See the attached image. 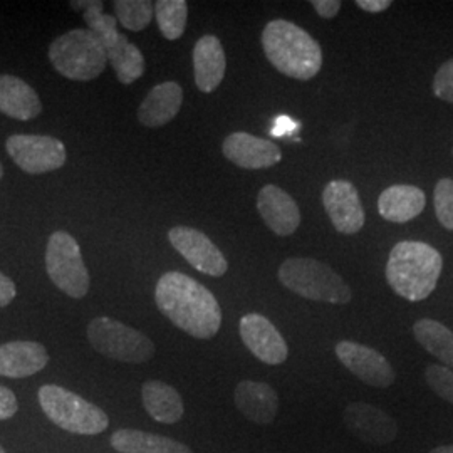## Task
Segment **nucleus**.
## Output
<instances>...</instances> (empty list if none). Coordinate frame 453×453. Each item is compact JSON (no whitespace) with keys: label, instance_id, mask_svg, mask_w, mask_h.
Segmentation results:
<instances>
[{"label":"nucleus","instance_id":"bb28decb","mask_svg":"<svg viewBox=\"0 0 453 453\" xmlns=\"http://www.w3.org/2000/svg\"><path fill=\"white\" fill-rule=\"evenodd\" d=\"M113 7L118 22L133 33L146 29L155 14V4L150 0H116Z\"/></svg>","mask_w":453,"mask_h":453},{"label":"nucleus","instance_id":"39448f33","mask_svg":"<svg viewBox=\"0 0 453 453\" xmlns=\"http://www.w3.org/2000/svg\"><path fill=\"white\" fill-rule=\"evenodd\" d=\"M49 59L61 76L73 81H93L108 65L103 42L89 29H73L54 39Z\"/></svg>","mask_w":453,"mask_h":453},{"label":"nucleus","instance_id":"f704fd0d","mask_svg":"<svg viewBox=\"0 0 453 453\" xmlns=\"http://www.w3.org/2000/svg\"><path fill=\"white\" fill-rule=\"evenodd\" d=\"M16 284L12 282V279H9L7 275L0 273V308H5L12 303V299L16 297Z\"/></svg>","mask_w":453,"mask_h":453},{"label":"nucleus","instance_id":"72a5a7b5","mask_svg":"<svg viewBox=\"0 0 453 453\" xmlns=\"http://www.w3.org/2000/svg\"><path fill=\"white\" fill-rule=\"evenodd\" d=\"M311 4L323 19H333L338 16L341 9L340 0H312Z\"/></svg>","mask_w":453,"mask_h":453},{"label":"nucleus","instance_id":"4be33fe9","mask_svg":"<svg viewBox=\"0 0 453 453\" xmlns=\"http://www.w3.org/2000/svg\"><path fill=\"white\" fill-rule=\"evenodd\" d=\"M41 111L42 104L34 88L16 76H0V113L19 121H29L37 118Z\"/></svg>","mask_w":453,"mask_h":453},{"label":"nucleus","instance_id":"f03ea898","mask_svg":"<svg viewBox=\"0 0 453 453\" xmlns=\"http://www.w3.org/2000/svg\"><path fill=\"white\" fill-rule=\"evenodd\" d=\"M265 58L275 69L299 81L312 80L323 65L318 41L289 20H271L262 33Z\"/></svg>","mask_w":453,"mask_h":453},{"label":"nucleus","instance_id":"ddd939ff","mask_svg":"<svg viewBox=\"0 0 453 453\" xmlns=\"http://www.w3.org/2000/svg\"><path fill=\"white\" fill-rule=\"evenodd\" d=\"M346 428L361 441L370 445H388L398 435L395 418L378 406L355 402L346 406L344 413Z\"/></svg>","mask_w":453,"mask_h":453},{"label":"nucleus","instance_id":"aec40b11","mask_svg":"<svg viewBox=\"0 0 453 453\" xmlns=\"http://www.w3.org/2000/svg\"><path fill=\"white\" fill-rule=\"evenodd\" d=\"M183 103V89L179 82L157 84L138 108V121L146 128H160L170 123Z\"/></svg>","mask_w":453,"mask_h":453},{"label":"nucleus","instance_id":"1a4fd4ad","mask_svg":"<svg viewBox=\"0 0 453 453\" xmlns=\"http://www.w3.org/2000/svg\"><path fill=\"white\" fill-rule=\"evenodd\" d=\"M5 150L17 166L31 175L59 170L67 160L65 143L54 136L12 134L5 142Z\"/></svg>","mask_w":453,"mask_h":453},{"label":"nucleus","instance_id":"c756f323","mask_svg":"<svg viewBox=\"0 0 453 453\" xmlns=\"http://www.w3.org/2000/svg\"><path fill=\"white\" fill-rule=\"evenodd\" d=\"M425 380L441 400L453 405V370L443 365H430L425 370Z\"/></svg>","mask_w":453,"mask_h":453},{"label":"nucleus","instance_id":"6e6552de","mask_svg":"<svg viewBox=\"0 0 453 453\" xmlns=\"http://www.w3.org/2000/svg\"><path fill=\"white\" fill-rule=\"evenodd\" d=\"M46 271L58 289L82 299L89 291V273L82 262L80 243L65 230L54 232L46 249Z\"/></svg>","mask_w":453,"mask_h":453},{"label":"nucleus","instance_id":"c9c22d12","mask_svg":"<svg viewBox=\"0 0 453 453\" xmlns=\"http://www.w3.org/2000/svg\"><path fill=\"white\" fill-rule=\"evenodd\" d=\"M357 7L366 11V12H372V14H378V12H383L387 11L391 2L389 0H357Z\"/></svg>","mask_w":453,"mask_h":453},{"label":"nucleus","instance_id":"0eeeda50","mask_svg":"<svg viewBox=\"0 0 453 453\" xmlns=\"http://www.w3.org/2000/svg\"><path fill=\"white\" fill-rule=\"evenodd\" d=\"M88 340L99 355L116 361L140 365L155 357L153 341L113 318H95L88 324Z\"/></svg>","mask_w":453,"mask_h":453},{"label":"nucleus","instance_id":"ea45409f","mask_svg":"<svg viewBox=\"0 0 453 453\" xmlns=\"http://www.w3.org/2000/svg\"><path fill=\"white\" fill-rule=\"evenodd\" d=\"M0 453H7L5 450H4V449H2V445H0Z\"/></svg>","mask_w":453,"mask_h":453},{"label":"nucleus","instance_id":"f3484780","mask_svg":"<svg viewBox=\"0 0 453 453\" xmlns=\"http://www.w3.org/2000/svg\"><path fill=\"white\" fill-rule=\"evenodd\" d=\"M237 410L256 425H271L279 411V395L271 385L243 380L234 391Z\"/></svg>","mask_w":453,"mask_h":453},{"label":"nucleus","instance_id":"6ab92c4d","mask_svg":"<svg viewBox=\"0 0 453 453\" xmlns=\"http://www.w3.org/2000/svg\"><path fill=\"white\" fill-rule=\"evenodd\" d=\"M46 348L35 341H12L0 346V376L27 378L46 368Z\"/></svg>","mask_w":453,"mask_h":453},{"label":"nucleus","instance_id":"7ed1b4c3","mask_svg":"<svg viewBox=\"0 0 453 453\" xmlns=\"http://www.w3.org/2000/svg\"><path fill=\"white\" fill-rule=\"evenodd\" d=\"M443 259L437 249L425 242L396 243L389 252L387 280L406 301L420 303L437 288Z\"/></svg>","mask_w":453,"mask_h":453},{"label":"nucleus","instance_id":"5701e85b","mask_svg":"<svg viewBox=\"0 0 453 453\" xmlns=\"http://www.w3.org/2000/svg\"><path fill=\"white\" fill-rule=\"evenodd\" d=\"M142 398L148 415L158 423L173 425L181 420L185 413V405L179 391L158 380L146 381L142 388Z\"/></svg>","mask_w":453,"mask_h":453},{"label":"nucleus","instance_id":"4468645a","mask_svg":"<svg viewBox=\"0 0 453 453\" xmlns=\"http://www.w3.org/2000/svg\"><path fill=\"white\" fill-rule=\"evenodd\" d=\"M323 203L333 226L340 234L353 235L365 226V209L357 187L351 181H329L324 188Z\"/></svg>","mask_w":453,"mask_h":453},{"label":"nucleus","instance_id":"f8f14e48","mask_svg":"<svg viewBox=\"0 0 453 453\" xmlns=\"http://www.w3.org/2000/svg\"><path fill=\"white\" fill-rule=\"evenodd\" d=\"M239 333L249 351L262 363L275 366L288 359V342L265 316L245 314L239 323Z\"/></svg>","mask_w":453,"mask_h":453},{"label":"nucleus","instance_id":"a878e982","mask_svg":"<svg viewBox=\"0 0 453 453\" xmlns=\"http://www.w3.org/2000/svg\"><path fill=\"white\" fill-rule=\"evenodd\" d=\"M155 16L163 37L177 41L187 27L188 4L185 0H158L155 4Z\"/></svg>","mask_w":453,"mask_h":453},{"label":"nucleus","instance_id":"393cba45","mask_svg":"<svg viewBox=\"0 0 453 453\" xmlns=\"http://www.w3.org/2000/svg\"><path fill=\"white\" fill-rule=\"evenodd\" d=\"M413 334L421 346L443 366L453 370V331L435 319H420L413 326Z\"/></svg>","mask_w":453,"mask_h":453},{"label":"nucleus","instance_id":"2f4dec72","mask_svg":"<svg viewBox=\"0 0 453 453\" xmlns=\"http://www.w3.org/2000/svg\"><path fill=\"white\" fill-rule=\"evenodd\" d=\"M17 410H19V403L12 389L0 387V421L12 418Z\"/></svg>","mask_w":453,"mask_h":453},{"label":"nucleus","instance_id":"f257e3e1","mask_svg":"<svg viewBox=\"0 0 453 453\" xmlns=\"http://www.w3.org/2000/svg\"><path fill=\"white\" fill-rule=\"evenodd\" d=\"M155 303L179 329L196 340H211L222 326V309L198 280L181 273H166L155 289Z\"/></svg>","mask_w":453,"mask_h":453},{"label":"nucleus","instance_id":"7c9ffc66","mask_svg":"<svg viewBox=\"0 0 453 453\" xmlns=\"http://www.w3.org/2000/svg\"><path fill=\"white\" fill-rule=\"evenodd\" d=\"M434 93L440 99L453 103V59L440 65L434 80Z\"/></svg>","mask_w":453,"mask_h":453},{"label":"nucleus","instance_id":"9d476101","mask_svg":"<svg viewBox=\"0 0 453 453\" xmlns=\"http://www.w3.org/2000/svg\"><path fill=\"white\" fill-rule=\"evenodd\" d=\"M173 249L202 274L222 277L228 269L226 256L211 239L192 226H173L168 232Z\"/></svg>","mask_w":453,"mask_h":453},{"label":"nucleus","instance_id":"a211bd4d","mask_svg":"<svg viewBox=\"0 0 453 453\" xmlns=\"http://www.w3.org/2000/svg\"><path fill=\"white\" fill-rule=\"evenodd\" d=\"M226 58L219 37L207 34L194 48L195 84L202 93H213L224 81Z\"/></svg>","mask_w":453,"mask_h":453},{"label":"nucleus","instance_id":"c85d7f7f","mask_svg":"<svg viewBox=\"0 0 453 453\" xmlns=\"http://www.w3.org/2000/svg\"><path fill=\"white\" fill-rule=\"evenodd\" d=\"M435 213L438 222L445 228L453 230V180H440L435 187Z\"/></svg>","mask_w":453,"mask_h":453},{"label":"nucleus","instance_id":"20e7f679","mask_svg":"<svg viewBox=\"0 0 453 453\" xmlns=\"http://www.w3.org/2000/svg\"><path fill=\"white\" fill-rule=\"evenodd\" d=\"M279 280L297 296L329 304H348L353 292L336 271L316 259H288L279 267Z\"/></svg>","mask_w":453,"mask_h":453},{"label":"nucleus","instance_id":"423d86ee","mask_svg":"<svg viewBox=\"0 0 453 453\" xmlns=\"http://www.w3.org/2000/svg\"><path fill=\"white\" fill-rule=\"evenodd\" d=\"M39 405L49 420L76 435H99L110 426L106 411L58 385L39 389Z\"/></svg>","mask_w":453,"mask_h":453},{"label":"nucleus","instance_id":"412c9836","mask_svg":"<svg viewBox=\"0 0 453 453\" xmlns=\"http://www.w3.org/2000/svg\"><path fill=\"white\" fill-rule=\"evenodd\" d=\"M426 205V196L413 185H391L378 198L380 215L395 224H405L420 215Z\"/></svg>","mask_w":453,"mask_h":453},{"label":"nucleus","instance_id":"dca6fc26","mask_svg":"<svg viewBox=\"0 0 453 453\" xmlns=\"http://www.w3.org/2000/svg\"><path fill=\"white\" fill-rule=\"evenodd\" d=\"M257 211L275 235H292L301 224V211L291 195L277 185H265L257 196Z\"/></svg>","mask_w":453,"mask_h":453},{"label":"nucleus","instance_id":"4c0bfd02","mask_svg":"<svg viewBox=\"0 0 453 453\" xmlns=\"http://www.w3.org/2000/svg\"><path fill=\"white\" fill-rule=\"evenodd\" d=\"M428 453H453V445H443V447H437Z\"/></svg>","mask_w":453,"mask_h":453},{"label":"nucleus","instance_id":"9b49d317","mask_svg":"<svg viewBox=\"0 0 453 453\" xmlns=\"http://www.w3.org/2000/svg\"><path fill=\"white\" fill-rule=\"evenodd\" d=\"M336 357L349 372L370 387L388 388L395 381V372L388 359L370 346L355 341H341L336 344Z\"/></svg>","mask_w":453,"mask_h":453},{"label":"nucleus","instance_id":"b1692460","mask_svg":"<svg viewBox=\"0 0 453 453\" xmlns=\"http://www.w3.org/2000/svg\"><path fill=\"white\" fill-rule=\"evenodd\" d=\"M111 447L119 453H194L173 438L123 428L111 435Z\"/></svg>","mask_w":453,"mask_h":453},{"label":"nucleus","instance_id":"cd10ccee","mask_svg":"<svg viewBox=\"0 0 453 453\" xmlns=\"http://www.w3.org/2000/svg\"><path fill=\"white\" fill-rule=\"evenodd\" d=\"M110 65H113L118 81L121 84H133L145 73V56L130 42L118 56L110 59Z\"/></svg>","mask_w":453,"mask_h":453},{"label":"nucleus","instance_id":"2eb2a0df","mask_svg":"<svg viewBox=\"0 0 453 453\" xmlns=\"http://www.w3.org/2000/svg\"><path fill=\"white\" fill-rule=\"evenodd\" d=\"M222 151L228 162L245 170L269 168L282 160L279 146L243 131L228 134L222 145Z\"/></svg>","mask_w":453,"mask_h":453},{"label":"nucleus","instance_id":"473e14b6","mask_svg":"<svg viewBox=\"0 0 453 453\" xmlns=\"http://www.w3.org/2000/svg\"><path fill=\"white\" fill-rule=\"evenodd\" d=\"M297 123L291 119L289 116H286V114H282V116H277L274 119V125H273V136L275 138H280V136H288V134H291L294 131L297 130Z\"/></svg>","mask_w":453,"mask_h":453},{"label":"nucleus","instance_id":"58836bf2","mask_svg":"<svg viewBox=\"0 0 453 453\" xmlns=\"http://www.w3.org/2000/svg\"><path fill=\"white\" fill-rule=\"evenodd\" d=\"M4 177V170H2V165H0V180Z\"/></svg>","mask_w":453,"mask_h":453},{"label":"nucleus","instance_id":"e433bc0d","mask_svg":"<svg viewBox=\"0 0 453 453\" xmlns=\"http://www.w3.org/2000/svg\"><path fill=\"white\" fill-rule=\"evenodd\" d=\"M69 5L74 9V11H89V9H96V7H104L103 2L99 0H73L69 2Z\"/></svg>","mask_w":453,"mask_h":453}]
</instances>
